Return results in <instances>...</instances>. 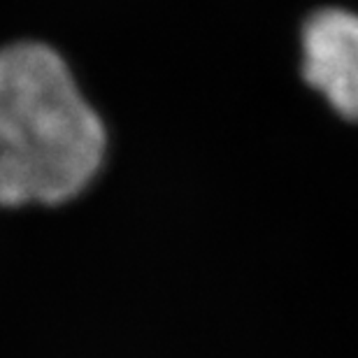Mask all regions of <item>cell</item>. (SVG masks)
Segmentation results:
<instances>
[{"label":"cell","mask_w":358,"mask_h":358,"mask_svg":"<svg viewBox=\"0 0 358 358\" xmlns=\"http://www.w3.org/2000/svg\"><path fill=\"white\" fill-rule=\"evenodd\" d=\"M305 80L342 117L358 121V17L324 10L307 21L303 35Z\"/></svg>","instance_id":"obj_2"},{"label":"cell","mask_w":358,"mask_h":358,"mask_svg":"<svg viewBox=\"0 0 358 358\" xmlns=\"http://www.w3.org/2000/svg\"><path fill=\"white\" fill-rule=\"evenodd\" d=\"M112 135L59 47L0 45V210H59L103 177Z\"/></svg>","instance_id":"obj_1"}]
</instances>
